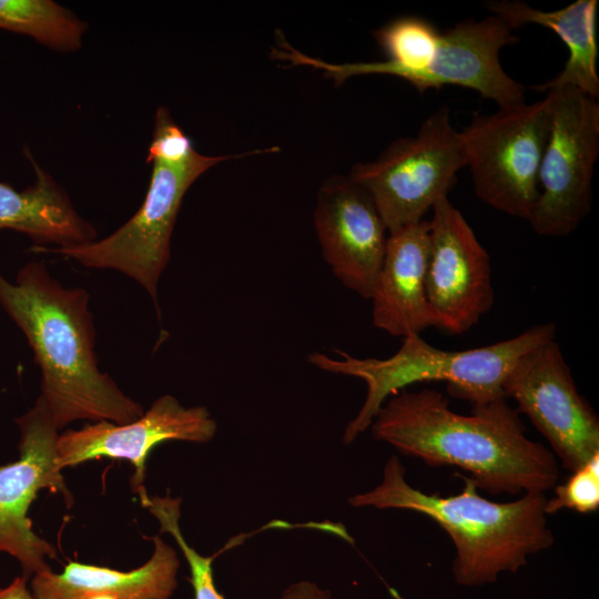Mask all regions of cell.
I'll return each instance as SVG.
<instances>
[{"mask_svg": "<svg viewBox=\"0 0 599 599\" xmlns=\"http://www.w3.org/2000/svg\"><path fill=\"white\" fill-rule=\"evenodd\" d=\"M466 166L463 142L441 106L415 135L393 141L376 160L356 163L348 177L369 195L388 233L418 223Z\"/></svg>", "mask_w": 599, "mask_h": 599, "instance_id": "6", "label": "cell"}, {"mask_svg": "<svg viewBox=\"0 0 599 599\" xmlns=\"http://www.w3.org/2000/svg\"><path fill=\"white\" fill-rule=\"evenodd\" d=\"M84 599H120L113 595L98 593L85 597Z\"/></svg>", "mask_w": 599, "mask_h": 599, "instance_id": "23", "label": "cell"}, {"mask_svg": "<svg viewBox=\"0 0 599 599\" xmlns=\"http://www.w3.org/2000/svg\"><path fill=\"white\" fill-rule=\"evenodd\" d=\"M277 148L235 155H204L195 149L184 159L152 158L149 189L141 207L102 240L37 251L70 257L92 268H113L142 285L158 306V284L170 260L171 236L183 197L205 171L225 160L274 152Z\"/></svg>", "mask_w": 599, "mask_h": 599, "instance_id": "5", "label": "cell"}, {"mask_svg": "<svg viewBox=\"0 0 599 599\" xmlns=\"http://www.w3.org/2000/svg\"><path fill=\"white\" fill-rule=\"evenodd\" d=\"M216 428L204 406L185 407L174 396L163 395L134 422L100 420L59 434L57 466L61 470L101 457L128 460L134 467L131 488L141 502L149 496L143 485L146 459L156 445L167 440L207 443Z\"/></svg>", "mask_w": 599, "mask_h": 599, "instance_id": "12", "label": "cell"}, {"mask_svg": "<svg viewBox=\"0 0 599 599\" xmlns=\"http://www.w3.org/2000/svg\"><path fill=\"white\" fill-rule=\"evenodd\" d=\"M552 95L475 114L459 135L476 195L495 210L529 220L551 123Z\"/></svg>", "mask_w": 599, "mask_h": 599, "instance_id": "7", "label": "cell"}, {"mask_svg": "<svg viewBox=\"0 0 599 599\" xmlns=\"http://www.w3.org/2000/svg\"><path fill=\"white\" fill-rule=\"evenodd\" d=\"M35 171V182L16 190L0 182V230L8 229L28 235L37 246L55 247L97 240L92 224L74 209L67 192L27 154Z\"/></svg>", "mask_w": 599, "mask_h": 599, "instance_id": "17", "label": "cell"}, {"mask_svg": "<svg viewBox=\"0 0 599 599\" xmlns=\"http://www.w3.org/2000/svg\"><path fill=\"white\" fill-rule=\"evenodd\" d=\"M370 429L404 455L469 473L477 488L491 495L545 494L559 479L555 455L526 436L507 397L461 415L438 390H400L383 404Z\"/></svg>", "mask_w": 599, "mask_h": 599, "instance_id": "1", "label": "cell"}, {"mask_svg": "<svg viewBox=\"0 0 599 599\" xmlns=\"http://www.w3.org/2000/svg\"><path fill=\"white\" fill-rule=\"evenodd\" d=\"M432 211L426 296L435 327L460 335L493 306L490 257L448 197L440 199Z\"/></svg>", "mask_w": 599, "mask_h": 599, "instance_id": "11", "label": "cell"}, {"mask_svg": "<svg viewBox=\"0 0 599 599\" xmlns=\"http://www.w3.org/2000/svg\"><path fill=\"white\" fill-rule=\"evenodd\" d=\"M0 29L69 52L81 47L87 23L52 0H0Z\"/></svg>", "mask_w": 599, "mask_h": 599, "instance_id": "18", "label": "cell"}, {"mask_svg": "<svg viewBox=\"0 0 599 599\" xmlns=\"http://www.w3.org/2000/svg\"><path fill=\"white\" fill-rule=\"evenodd\" d=\"M141 505L159 520L161 531L169 532L184 554L191 572L190 581L194 599H224L214 585L212 568L214 557L201 556L186 542L181 532L179 526L181 498H172L169 494L164 497L149 496Z\"/></svg>", "mask_w": 599, "mask_h": 599, "instance_id": "19", "label": "cell"}, {"mask_svg": "<svg viewBox=\"0 0 599 599\" xmlns=\"http://www.w3.org/2000/svg\"><path fill=\"white\" fill-rule=\"evenodd\" d=\"M571 473L564 484L555 486V497L547 499V515L564 508L579 514H590L599 508V454Z\"/></svg>", "mask_w": 599, "mask_h": 599, "instance_id": "20", "label": "cell"}, {"mask_svg": "<svg viewBox=\"0 0 599 599\" xmlns=\"http://www.w3.org/2000/svg\"><path fill=\"white\" fill-rule=\"evenodd\" d=\"M281 599H332L328 591L319 589L315 583L301 581L290 586Z\"/></svg>", "mask_w": 599, "mask_h": 599, "instance_id": "21", "label": "cell"}, {"mask_svg": "<svg viewBox=\"0 0 599 599\" xmlns=\"http://www.w3.org/2000/svg\"><path fill=\"white\" fill-rule=\"evenodd\" d=\"M430 255L429 221L388 233L372 301L373 325L396 337L420 335L435 327L426 296Z\"/></svg>", "mask_w": 599, "mask_h": 599, "instance_id": "14", "label": "cell"}, {"mask_svg": "<svg viewBox=\"0 0 599 599\" xmlns=\"http://www.w3.org/2000/svg\"><path fill=\"white\" fill-rule=\"evenodd\" d=\"M151 540L154 544L151 558L134 570L70 561L60 573L50 568L34 573L32 595L35 599H84L98 593L120 599H170L177 586V554L159 536Z\"/></svg>", "mask_w": 599, "mask_h": 599, "instance_id": "15", "label": "cell"}, {"mask_svg": "<svg viewBox=\"0 0 599 599\" xmlns=\"http://www.w3.org/2000/svg\"><path fill=\"white\" fill-rule=\"evenodd\" d=\"M463 478L464 488L456 495L427 494L406 481L404 466L392 456L382 483L349 497L348 502L353 507L412 510L434 520L455 546L453 571L461 586H480L496 581L500 572H516L530 555L554 545L545 494H524L498 502L480 496L470 477Z\"/></svg>", "mask_w": 599, "mask_h": 599, "instance_id": "3", "label": "cell"}, {"mask_svg": "<svg viewBox=\"0 0 599 599\" xmlns=\"http://www.w3.org/2000/svg\"><path fill=\"white\" fill-rule=\"evenodd\" d=\"M27 577H17L7 587L0 588V599H35L27 587Z\"/></svg>", "mask_w": 599, "mask_h": 599, "instance_id": "22", "label": "cell"}, {"mask_svg": "<svg viewBox=\"0 0 599 599\" xmlns=\"http://www.w3.org/2000/svg\"><path fill=\"white\" fill-rule=\"evenodd\" d=\"M16 423L20 430L19 458L0 465V552L16 558L27 578L49 569L47 558H55L57 549L39 537L28 517L38 491L49 489L73 498L57 466L59 437L51 414L39 395L35 404Z\"/></svg>", "mask_w": 599, "mask_h": 599, "instance_id": "10", "label": "cell"}, {"mask_svg": "<svg viewBox=\"0 0 599 599\" xmlns=\"http://www.w3.org/2000/svg\"><path fill=\"white\" fill-rule=\"evenodd\" d=\"M547 92L552 95L551 123L539 169V196L528 222L541 236L562 237L591 210L599 103L572 88Z\"/></svg>", "mask_w": 599, "mask_h": 599, "instance_id": "8", "label": "cell"}, {"mask_svg": "<svg viewBox=\"0 0 599 599\" xmlns=\"http://www.w3.org/2000/svg\"><path fill=\"white\" fill-rule=\"evenodd\" d=\"M314 225L335 277L369 300L387 241V230L369 195L348 175L329 176L317 193Z\"/></svg>", "mask_w": 599, "mask_h": 599, "instance_id": "13", "label": "cell"}, {"mask_svg": "<svg viewBox=\"0 0 599 599\" xmlns=\"http://www.w3.org/2000/svg\"><path fill=\"white\" fill-rule=\"evenodd\" d=\"M554 323L537 324L519 335L483 347L445 351L429 345L420 335H408L388 358H357L335 349L338 358L313 352L307 362L321 370L353 376L365 382L366 397L346 426L345 444L370 427L383 404L408 385L420 382L447 383L451 396L473 405L506 397L504 380L516 362L528 352L555 339Z\"/></svg>", "mask_w": 599, "mask_h": 599, "instance_id": "4", "label": "cell"}, {"mask_svg": "<svg viewBox=\"0 0 599 599\" xmlns=\"http://www.w3.org/2000/svg\"><path fill=\"white\" fill-rule=\"evenodd\" d=\"M512 30L538 24L554 31L566 44L569 55L561 71L551 80L531 87L539 92L561 88L576 89L596 100L599 98L597 72V0H576L568 6L545 11L518 0H494L487 4Z\"/></svg>", "mask_w": 599, "mask_h": 599, "instance_id": "16", "label": "cell"}, {"mask_svg": "<svg viewBox=\"0 0 599 599\" xmlns=\"http://www.w3.org/2000/svg\"><path fill=\"white\" fill-rule=\"evenodd\" d=\"M502 392L573 471L599 454V419L579 394L559 344L552 339L521 356Z\"/></svg>", "mask_w": 599, "mask_h": 599, "instance_id": "9", "label": "cell"}, {"mask_svg": "<svg viewBox=\"0 0 599 599\" xmlns=\"http://www.w3.org/2000/svg\"><path fill=\"white\" fill-rule=\"evenodd\" d=\"M0 304L33 351L40 396L58 429L79 419L121 425L143 415V407L98 367L84 288L64 287L43 262H30L14 282L0 273Z\"/></svg>", "mask_w": 599, "mask_h": 599, "instance_id": "2", "label": "cell"}]
</instances>
